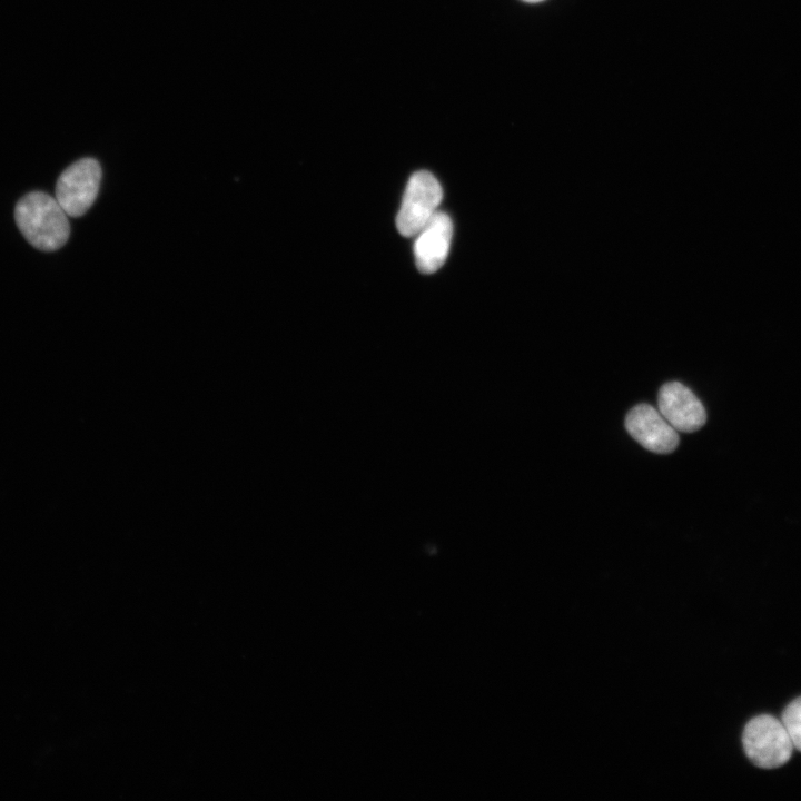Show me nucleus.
Returning a JSON list of instances; mask_svg holds the SVG:
<instances>
[{
	"instance_id": "obj_1",
	"label": "nucleus",
	"mask_w": 801,
	"mask_h": 801,
	"mask_svg": "<svg viewBox=\"0 0 801 801\" xmlns=\"http://www.w3.org/2000/svg\"><path fill=\"white\" fill-rule=\"evenodd\" d=\"M14 220L24 238L42 251L61 248L70 235L68 215L55 197L42 191L29 192L17 202Z\"/></svg>"
},
{
	"instance_id": "obj_2",
	"label": "nucleus",
	"mask_w": 801,
	"mask_h": 801,
	"mask_svg": "<svg viewBox=\"0 0 801 801\" xmlns=\"http://www.w3.org/2000/svg\"><path fill=\"white\" fill-rule=\"evenodd\" d=\"M743 749L753 764L774 769L785 764L793 751L791 739L781 721L759 715L748 722L742 734Z\"/></svg>"
},
{
	"instance_id": "obj_3",
	"label": "nucleus",
	"mask_w": 801,
	"mask_h": 801,
	"mask_svg": "<svg viewBox=\"0 0 801 801\" xmlns=\"http://www.w3.org/2000/svg\"><path fill=\"white\" fill-rule=\"evenodd\" d=\"M442 198V187L431 172L421 170L413 174L396 216L398 233L405 237L417 235L437 211Z\"/></svg>"
},
{
	"instance_id": "obj_4",
	"label": "nucleus",
	"mask_w": 801,
	"mask_h": 801,
	"mask_svg": "<svg viewBox=\"0 0 801 801\" xmlns=\"http://www.w3.org/2000/svg\"><path fill=\"white\" fill-rule=\"evenodd\" d=\"M101 167L93 158H82L67 167L59 176L55 198L69 217L85 215L95 202Z\"/></svg>"
},
{
	"instance_id": "obj_5",
	"label": "nucleus",
	"mask_w": 801,
	"mask_h": 801,
	"mask_svg": "<svg viewBox=\"0 0 801 801\" xmlns=\"http://www.w3.org/2000/svg\"><path fill=\"white\" fill-rule=\"evenodd\" d=\"M625 427L636 442L653 453L669 454L679 445L676 429L649 404L634 406L626 415Z\"/></svg>"
},
{
	"instance_id": "obj_6",
	"label": "nucleus",
	"mask_w": 801,
	"mask_h": 801,
	"mask_svg": "<svg viewBox=\"0 0 801 801\" xmlns=\"http://www.w3.org/2000/svg\"><path fill=\"white\" fill-rule=\"evenodd\" d=\"M657 406L663 417L680 432H695L706 422V413L700 399L679 382L665 383L660 388Z\"/></svg>"
},
{
	"instance_id": "obj_7",
	"label": "nucleus",
	"mask_w": 801,
	"mask_h": 801,
	"mask_svg": "<svg viewBox=\"0 0 801 801\" xmlns=\"http://www.w3.org/2000/svg\"><path fill=\"white\" fill-rule=\"evenodd\" d=\"M452 236V219L446 212L436 211L418 231L414 244L415 263L421 273L433 274L443 266Z\"/></svg>"
},
{
	"instance_id": "obj_8",
	"label": "nucleus",
	"mask_w": 801,
	"mask_h": 801,
	"mask_svg": "<svg viewBox=\"0 0 801 801\" xmlns=\"http://www.w3.org/2000/svg\"><path fill=\"white\" fill-rule=\"evenodd\" d=\"M781 722L791 739L793 748L801 751V696L785 708Z\"/></svg>"
},
{
	"instance_id": "obj_9",
	"label": "nucleus",
	"mask_w": 801,
	"mask_h": 801,
	"mask_svg": "<svg viewBox=\"0 0 801 801\" xmlns=\"http://www.w3.org/2000/svg\"><path fill=\"white\" fill-rule=\"evenodd\" d=\"M523 1H525V2H540V1H543V0H523Z\"/></svg>"
}]
</instances>
